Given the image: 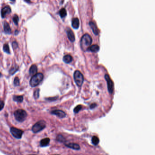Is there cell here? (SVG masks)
<instances>
[{
    "label": "cell",
    "instance_id": "20",
    "mask_svg": "<svg viewBox=\"0 0 155 155\" xmlns=\"http://www.w3.org/2000/svg\"><path fill=\"white\" fill-rule=\"evenodd\" d=\"M91 141L92 144H94V145H97L99 144L100 141H99V139L97 137L94 136L92 137Z\"/></svg>",
    "mask_w": 155,
    "mask_h": 155
},
{
    "label": "cell",
    "instance_id": "7",
    "mask_svg": "<svg viewBox=\"0 0 155 155\" xmlns=\"http://www.w3.org/2000/svg\"><path fill=\"white\" fill-rule=\"evenodd\" d=\"M105 78L107 83V88L108 91L111 94L113 91V83L108 74H105Z\"/></svg>",
    "mask_w": 155,
    "mask_h": 155
},
{
    "label": "cell",
    "instance_id": "22",
    "mask_svg": "<svg viewBox=\"0 0 155 155\" xmlns=\"http://www.w3.org/2000/svg\"><path fill=\"white\" fill-rule=\"evenodd\" d=\"M3 50H4V52H5L8 53V54L10 53L9 46V45L7 44H6L4 45V46H3Z\"/></svg>",
    "mask_w": 155,
    "mask_h": 155
},
{
    "label": "cell",
    "instance_id": "1",
    "mask_svg": "<svg viewBox=\"0 0 155 155\" xmlns=\"http://www.w3.org/2000/svg\"><path fill=\"white\" fill-rule=\"evenodd\" d=\"M92 38L89 34H84L81 41V46L82 49L84 51L87 50L89 46L92 43Z\"/></svg>",
    "mask_w": 155,
    "mask_h": 155
},
{
    "label": "cell",
    "instance_id": "21",
    "mask_svg": "<svg viewBox=\"0 0 155 155\" xmlns=\"http://www.w3.org/2000/svg\"><path fill=\"white\" fill-rule=\"evenodd\" d=\"M60 16L61 18H64L67 16V11L65 8H62L59 11Z\"/></svg>",
    "mask_w": 155,
    "mask_h": 155
},
{
    "label": "cell",
    "instance_id": "3",
    "mask_svg": "<svg viewBox=\"0 0 155 155\" xmlns=\"http://www.w3.org/2000/svg\"><path fill=\"white\" fill-rule=\"evenodd\" d=\"M14 116L16 120L19 122H24L27 116V113L23 109H18L15 111Z\"/></svg>",
    "mask_w": 155,
    "mask_h": 155
},
{
    "label": "cell",
    "instance_id": "17",
    "mask_svg": "<svg viewBox=\"0 0 155 155\" xmlns=\"http://www.w3.org/2000/svg\"><path fill=\"white\" fill-rule=\"evenodd\" d=\"M99 46L97 45H93L89 47L87 50H89L93 52H96L99 50Z\"/></svg>",
    "mask_w": 155,
    "mask_h": 155
},
{
    "label": "cell",
    "instance_id": "26",
    "mask_svg": "<svg viewBox=\"0 0 155 155\" xmlns=\"http://www.w3.org/2000/svg\"><path fill=\"white\" fill-rule=\"evenodd\" d=\"M82 108V106L81 105H78L74 108V112L76 113H78Z\"/></svg>",
    "mask_w": 155,
    "mask_h": 155
},
{
    "label": "cell",
    "instance_id": "12",
    "mask_svg": "<svg viewBox=\"0 0 155 155\" xmlns=\"http://www.w3.org/2000/svg\"><path fill=\"white\" fill-rule=\"evenodd\" d=\"M90 26L91 28L92 32H93V33L96 35H97L98 34V29L97 28V27L96 26V25L94 23L92 22H90L89 23Z\"/></svg>",
    "mask_w": 155,
    "mask_h": 155
},
{
    "label": "cell",
    "instance_id": "8",
    "mask_svg": "<svg viewBox=\"0 0 155 155\" xmlns=\"http://www.w3.org/2000/svg\"><path fill=\"white\" fill-rule=\"evenodd\" d=\"M51 113V114L55 115L61 118H64L65 116H66V113L64 111H63L62 110H55L54 111H52Z\"/></svg>",
    "mask_w": 155,
    "mask_h": 155
},
{
    "label": "cell",
    "instance_id": "24",
    "mask_svg": "<svg viewBox=\"0 0 155 155\" xmlns=\"http://www.w3.org/2000/svg\"><path fill=\"white\" fill-rule=\"evenodd\" d=\"M18 70V67H13V68H12L11 69V70L10 71V74H11V75H13L15 72H16Z\"/></svg>",
    "mask_w": 155,
    "mask_h": 155
},
{
    "label": "cell",
    "instance_id": "4",
    "mask_svg": "<svg viewBox=\"0 0 155 155\" xmlns=\"http://www.w3.org/2000/svg\"><path fill=\"white\" fill-rule=\"evenodd\" d=\"M75 82L78 87H81L84 82V77L82 73L79 71H75L74 73Z\"/></svg>",
    "mask_w": 155,
    "mask_h": 155
},
{
    "label": "cell",
    "instance_id": "9",
    "mask_svg": "<svg viewBox=\"0 0 155 155\" xmlns=\"http://www.w3.org/2000/svg\"><path fill=\"white\" fill-rule=\"evenodd\" d=\"M11 12V9L9 6H6L3 7L1 11V15L2 18H4L6 15L10 14Z\"/></svg>",
    "mask_w": 155,
    "mask_h": 155
},
{
    "label": "cell",
    "instance_id": "5",
    "mask_svg": "<svg viewBox=\"0 0 155 155\" xmlns=\"http://www.w3.org/2000/svg\"><path fill=\"white\" fill-rule=\"evenodd\" d=\"M46 128V122L41 120L35 124L32 128V131L34 133H38Z\"/></svg>",
    "mask_w": 155,
    "mask_h": 155
},
{
    "label": "cell",
    "instance_id": "29",
    "mask_svg": "<svg viewBox=\"0 0 155 155\" xmlns=\"http://www.w3.org/2000/svg\"><path fill=\"white\" fill-rule=\"evenodd\" d=\"M4 106V103L2 100H0V111H1Z\"/></svg>",
    "mask_w": 155,
    "mask_h": 155
},
{
    "label": "cell",
    "instance_id": "19",
    "mask_svg": "<svg viewBox=\"0 0 155 155\" xmlns=\"http://www.w3.org/2000/svg\"><path fill=\"white\" fill-rule=\"evenodd\" d=\"M13 100L17 102H22L23 100V97L22 96H13Z\"/></svg>",
    "mask_w": 155,
    "mask_h": 155
},
{
    "label": "cell",
    "instance_id": "6",
    "mask_svg": "<svg viewBox=\"0 0 155 155\" xmlns=\"http://www.w3.org/2000/svg\"><path fill=\"white\" fill-rule=\"evenodd\" d=\"M10 131L12 136L16 138L20 139L22 138L23 133V132L22 130L13 127L11 128Z\"/></svg>",
    "mask_w": 155,
    "mask_h": 155
},
{
    "label": "cell",
    "instance_id": "15",
    "mask_svg": "<svg viewBox=\"0 0 155 155\" xmlns=\"http://www.w3.org/2000/svg\"><path fill=\"white\" fill-rule=\"evenodd\" d=\"M37 67L36 65H33L30 67L29 69V73L31 75H35L37 73Z\"/></svg>",
    "mask_w": 155,
    "mask_h": 155
},
{
    "label": "cell",
    "instance_id": "10",
    "mask_svg": "<svg viewBox=\"0 0 155 155\" xmlns=\"http://www.w3.org/2000/svg\"><path fill=\"white\" fill-rule=\"evenodd\" d=\"M67 33L68 39L72 42L74 41L75 40V37L74 34L72 30L70 28H67Z\"/></svg>",
    "mask_w": 155,
    "mask_h": 155
},
{
    "label": "cell",
    "instance_id": "25",
    "mask_svg": "<svg viewBox=\"0 0 155 155\" xmlns=\"http://www.w3.org/2000/svg\"><path fill=\"white\" fill-rule=\"evenodd\" d=\"M19 17H18L17 16V15H15L14 16V17H13V22H14V23L16 25H18V22H19Z\"/></svg>",
    "mask_w": 155,
    "mask_h": 155
},
{
    "label": "cell",
    "instance_id": "32",
    "mask_svg": "<svg viewBox=\"0 0 155 155\" xmlns=\"http://www.w3.org/2000/svg\"><path fill=\"white\" fill-rule=\"evenodd\" d=\"M1 77V74L0 73V78Z\"/></svg>",
    "mask_w": 155,
    "mask_h": 155
},
{
    "label": "cell",
    "instance_id": "14",
    "mask_svg": "<svg viewBox=\"0 0 155 155\" xmlns=\"http://www.w3.org/2000/svg\"><path fill=\"white\" fill-rule=\"evenodd\" d=\"M50 141V139L49 138L43 139L40 141V145L42 147L46 146H48L49 145Z\"/></svg>",
    "mask_w": 155,
    "mask_h": 155
},
{
    "label": "cell",
    "instance_id": "27",
    "mask_svg": "<svg viewBox=\"0 0 155 155\" xmlns=\"http://www.w3.org/2000/svg\"><path fill=\"white\" fill-rule=\"evenodd\" d=\"M14 85L16 86H18L20 84V81H19V78L16 77L14 79Z\"/></svg>",
    "mask_w": 155,
    "mask_h": 155
},
{
    "label": "cell",
    "instance_id": "18",
    "mask_svg": "<svg viewBox=\"0 0 155 155\" xmlns=\"http://www.w3.org/2000/svg\"><path fill=\"white\" fill-rule=\"evenodd\" d=\"M63 61L66 63H70L72 60V56L70 55H65L63 58Z\"/></svg>",
    "mask_w": 155,
    "mask_h": 155
},
{
    "label": "cell",
    "instance_id": "13",
    "mask_svg": "<svg viewBox=\"0 0 155 155\" xmlns=\"http://www.w3.org/2000/svg\"><path fill=\"white\" fill-rule=\"evenodd\" d=\"M4 31L6 34H10L11 33V29L10 27V26L9 23H8L6 22H4Z\"/></svg>",
    "mask_w": 155,
    "mask_h": 155
},
{
    "label": "cell",
    "instance_id": "11",
    "mask_svg": "<svg viewBox=\"0 0 155 155\" xmlns=\"http://www.w3.org/2000/svg\"><path fill=\"white\" fill-rule=\"evenodd\" d=\"M65 145L67 147L71 148L72 149L76 150H79L80 149V146L77 143H71L66 144Z\"/></svg>",
    "mask_w": 155,
    "mask_h": 155
},
{
    "label": "cell",
    "instance_id": "23",
    "mask_svg": "<svg viewBox=\"0 0 155 155\" xmlns=\"http://www.w3.org/2000/svg\"><path fill=\"white\" fill-rule=\"evenodd\" d=\"M39 92H40V90L39 89H37L35 90L34 93V98L36 99L38 98L39 96Z\"/></svg>",
    "mask_w": 155,
    "mask_h": 155
},
{
    "label": "cell",
    "instance_id": "34",
    "mask_svg": "<svg viewBox=\"0 0 155 155\" xmlns=\"http://www.w3.org/2000/svg\"></svg>",
    "mask_w": 155,
    "mask_h": 155
},
{
    "label": "cell",
    "instance_id": "33",
    "mask_svg": "<svg viewBox=\"0 0 155 155\" xmlns=\"http://www.w3.org/2000/svg\"></svg>",
    "mask_w": 155,
    "mask_h": 155
},
{
    "label": "cell",
    "instance_id": "16",
    "mask_svg": "<svg viewBox=\"0 0 155 155\" xmlns=\"http://www.w3.org/2000/svg\"><path fill=\"white\" fill-rule=\"evenodd\" d=\"M72 26L75 29H78L79 26V20L78 18H74L72 19Z\"/></svg>",
    "mask_w": 155,
    "mask_h": 155
},
{
    "label": "cell",
    "instance_id": "28",
    "mask_svg": "<svg viewBox=\"0 0 155 155\" xmlns=\"http://www.w3.org/2000/svg\"><path fill=\"white\" fill-rule=\"evenodd\" d=\"M57 139V141H59L60 142H64V140H65L64 138H63V136H62L61 135H59V136H58Z\"/></svg>",
    "mask_w": 155,
    "mask_h": 155
},
{
    "label": "cell",
    "instance_id": "31",
    "mask_svg": "<svg viewBox=\"0 0 155 155\" xmlns=\"http://www.w3.org/2000/svg\"><path fill=\"white\" fill-rule=\"evenodd\" d=\"M12 46L14 48H17L18 47V44L16 42H13L12 43Z\"/></svg>",
    "mask_w": 155,
    "mask_h": 155
},
{
    "label": "cell",
    "instance_id": "30",
    "mask_svg": "<svg viewBox=\"0 0 155 155\" xmlns=\"http://www.w3.org/2000/svg\"><path fill=\"white\" fill-rule=\"evenodd\" d=\"M96 105H97L96 103H92V104H91L90 105V108L91 109H93L96 106Z\"/></svg>",
    "mask_w": 155,
    "mask_h": 155
},
{
    "label": "cell",
    "instance_id": "2",
    "mask_svg": "<svg viewBox=\"0 0 155 155\" xmlns=\"http://www.w3.org/2000/svg\"><path fill=\"white\" fill-rule=\"evenodd\" d=\"M44 78L43 75L41 73H36L32 78L30 84L31 87H35L39 85L40 83L42 81Z\"/></svg>",
    "mask_w": 155,
    "mask_h": 155
}]
</instances>
